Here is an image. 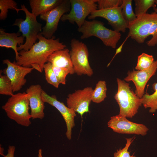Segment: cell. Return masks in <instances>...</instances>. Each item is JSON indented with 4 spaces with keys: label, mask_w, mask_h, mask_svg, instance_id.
Here are the masks:
<instances>
[{
    "label": "cell",
    "mask_w": 157,
    "mask_h": 157,
    "mask_svg": "<svg viewBox=\"0 0 157 157\" xmlns=\"http://www.w3.org/2000/svg\"><path fill=\"white\" fill-rule=\"evenodd\" d=\"M35 43L28 51L22 50L19 52V57L16 64L27 67H33L42 72L44 65L47 62L49 57L54 52L66 48V46L53 36L48 39L40 33Z\"/></svg>",
    "instance_id": "1"
},
{
    "label": "cell",
    "mask_w": 157,
    "mask_h": 157,
    "mask_svg": "<svg viewBox=\"0 0 157 157\" xmlns=\"http://www.w3.org/2000/svg\"><path fill=\"white\" fill-rule=\"evenodd\" d=\"M2 108L8 117L18 124L27 127L31 124L29 103L26 92H19L10 96Z\"/></svg>",
    "instance_id": "2"
},
{
    "label": "cell",
    "mask_w": 157,
    "mask_h": 157,
    "mask_svg": "<svg viewBox=\"0 0 157 157\" xmlns=\"http://www.w3.org/2000/svg\"><path fill=\"white\" fill-rule=\"evenodd\" d=\"M117 81L118 90L114 97L119 107V115L132 118L137 113L142 104V99L131 89L129 83L118 78Z\"/></svg>",
    "instance_id": "3"
},
{
    "label": "cell",
    "mask_w": 157,
    "mask_h": 157,
    "mask_svg": "<svg viewBox=\"0 0 157 157\" xmlns=\"http://www.w3.org/2000/svg\"><path fill=\"white\" fill-rule=\"evenodd\" d=\"M77 30L82 35L81 39L95 36L100 39L106 46L113 49L116 48L117 44L120 39V32L108 29L104 26L103 22L95 19L89 21L85 20L84 24Z\"/></svg>",
    "instance_id": "4"
},
{
    "label": "cell",
    "mask_w": 157,
    "mask_h": 157,
    "mask_svg": "<svg viewBox=\"0 0 157 157\" xmlns=\"http://www.w3.org/2000/svg\"><path fill=\"white\" fill-rule=\"evenodd\" d=\"M21 8L25 14V19H16L13 26H18V32L26 38L24 44L17 47V51H28L36 43L38 34L42 32V24L38 22L37 17L29 12L24 5H21Z\"/></svg>",
    "instance_id": "5"
},
{
    "label": "cell",
    "mask_w": 157,
    "mask_h": 157,
    "mask_svg": "<svg viewBox=\"0 0 157 157\" xmlns=\"http://www.w3.org/2000/svg\"><path fill=\"white\" fill-rule=\"evenodd\" d=\"M70 54L75 73L78 76H91L93 73L88 60L89 52L86 45L75 38L70 43Z\"/></svg>",
    "instance_id": "6"
},
{
    "label": "cell",
    "mask_w": 157,
    "mask_h": 157,
    "mask_svg": "<svg viewBox=\"0 0 157 157\" xmlns=\"http://www.w3.org/2000/svg\"><path fill=\"white\" fill-rule=\"evenodd\" d=\"M97 0H70L71 10L68 13L63 15L60 20L68 21L71 24L76 23L78 28L84 24L86 17L98 9Z\"/></svg>",
    "instance_id": "7"
},
{
    "label": "cell",
    "mask_w": 157,
    "mask_h": 157,
    "mask_svg": "<svg viewBox=\"0 0 157 157\" xmlns=\"http://www.w3.org/2000/svg\"><path fill=\"white\" fill-rule=\"evenodd\" d=\"M154 9V12L137 17L135 20L129 24L128 38L130 37L138 43H144L149 36L151 28L157 18V8Z\"/></svg>",
    "instance_id": "8"
},
{
    "label": "cell",
    "mask_w": 157,
    "mask_h": 157,
    "mask_svg": "<svg viewBox=\"0 0 157 157\" xmlns=\"http://www.w3.org/2000/svg\"><path fill=\"white\" fill-rule=\"evenodd\" d=\"M71 10L70 0H63L59 5L53 9L40 15L41 19L46 21L41 33L46 38H51L57 30L59 21L62 16Z\"/></svg>",
    "instance_id": "9"
},
{
    "label": "cell",
    "mask_w": 157,
    "mask_h": 157,
    "mask_svg": "<svg viewBox=\"0 0 157 157\" xmlns=\"http://www.w3.org/2000/svg\"><path fill=\"white\" fill-rule=\"evenodd\" d=\"M108 126L115 132L120 134L146 135L149 130L145 125L134 123L119 115L111 117Z\"/></svg>",
    "instance_id": "10"
},
{
    "label": "cell",
    "mask_w": 157,
    "mask_h": 157,
    "mask_svg": "<svg viewBox=\"0 0 157 157\" xmlns=\"http://www.w3.org/2000/svg\"><path fill=\"white\" fill-rule=\"evenodd\" d=\"M97 17L104 18L108 21L114 30L118 32H126L128 24L124 19L120 6L104 9H97L92 12L88 17L89 19Z\"/></svg>",
    "instance_id": "11"
},
{
    "label": "cell",
    "mask_w": 157,
    "mask_h": 157,
    "mask_svg": "<svg viewBox=\"0 0 157 157\" xmlns=\"http://www.w3.org/2000/svg\"><path fill=\"white\" fill-rule=\"evenodd\" d=\"M93 90L92 87H87L69 94L66 99L67 106L82 117L84 113L89 111Z\"/></svg>",
    "instance_id": "12"
},
{
    "label": "cell",
    "mask_w": 157,
    "mask_h": 157,
    "mask_svg": "<svg viewBox=\"0 0 157 157\" xmlns=\"http://www.w3.org/2000/svg\"><path fill=\"white\" fill-rule=\"evenodd\" d=\"M3 63L7 65V67L4 69L3 72L10 80L13 92L19 91L26 83L25 76L34 68L19 65L15 62H12L8 59L3 60Z\"/></svg>",
    "instance_id": "13"
},
{
    "label": "cell",
    "mask_w": 157,
    "mask_h": 157,
    "mask_svg": "<svg viewBox=\"0 0 157 157\" xmlns=\"http://www.w3.org/2000/svg\"><path fill=\"white\" fill-rule=\"evenodd\" d=\"M42 96L44 103L54 107L60 113L66 124V136L68 139L71 140L72 129L75 126L74 118L76 115V113L66 106L63 103L58 101L55 95L50 96L43 90Z\"/></svg>",
    "instance_id": "14"
},
{
    "label": "cell",
    "mask_w": 157,
    "mask_h": 157,
    "mask_svg": "<svg viewBox=\"0 0 157 157\" xmlns=\"http://www.w3.org/2000/svg\"><path fill=\"white\" fill-rule=\"evenodd\" d=\"M157 70V60L154 61L150 67L144 70L129 71L127 76L124 78L125 81H132L136 90L135 93L140 98L144 94L145 86L151 78L154 75Z\"/></svg>",
    "instance_id": "15"
},
{
    "label": "cell",
    "mask_w": 157,
    "mask_h": 157,
    "mask_svg": "<svg viewBox=\"0 0 157 157\" xmlns=\"http://www.w3.org/2000/svg\"><path fill=\"white\" fill-rule=\"evenodd\" d=\"M43 90L41 86L38 84L31 85L26 90L32 119H42L44 117L45 103L42 96Z\"/></svg>",
    "instance_id": "16"
},
{
    "label": "cell",
    "mask_w": 157,
    "mask_h": 157,
    "mask_svg": "<svg viewBox=\"0 0 157 157\" xmlns=\"http://www.w3.org/2000/svg\"><path fill=\"white\" fill-rule=\"evenodd\" d=\"M52 65L67 70L69 74L75 72L71 61L70 51L67 48L56 51L49 57L47 62Z\"/></svg>",
    "instance_id": "17"
},
{
    "label": "cell",
    "mask_w": 157,
    "mask_h": 157,
    "mask_svg": "<svg viewBox=\"0 0 157 157\" xmlns=\"http://www.w3.org/2000/svg\"><path fill=\"white\" fill-rule=\"evenodd\" d=\"M20 33H10L5 31L3 28L0 29V47L6 48H11L14 51L16 61L19 57V52L17 47L24 44V38Z\"/></svg>",
    "instance_id": "18"
},
{
    "label": "cell",
    "mask_w": 157,
    "mask_h": 157,
    "mask_svg": "<svg viewBox=\"0 0 157 157\" xmlns=\"http://www.w3.org/2000/svg\"><path fill=\"white\" fill-rule=\"evenodd\" d=\"M63 0H29L31 13L36 16L46 13L55 8Z\"/></svg>",
    "instance_id": "19"
},
{
    "label": "cell",
    "mask_w": 157,
    "mask_h": 157,
    "mask_svg": "<svg viewBox=\"0 0 157 157\" xmlns=\"http://www.w3.org/2000/svg\"><path fill=\"white\" fill-rule=\"evenodd\" d=\"M152 86L154 93L150 95L146 92L141 98L142 105L145 108H149V112L151 113L157 111V82L154 83Z\"/></svg>",
    "instance_id": "20"
},
{
    "label": "cell",
    "mask_w": 157,
    "mask_h": 157,
    "mask_svg": "<svg viewBox=\"0 0 157 157\" xmlns=\"http://www.w3.org/2000/svg\"><path fill=\"white\" fill-rule=\"evenodd\" d=\"M107 88L104 81H99L93 90L92 96V101L95 103H99L106 97Z\"/></svg>",
    "instance_id": "21"
},
{
    "label": "cell",
    "mask_w": 157,
    "mask_h": 157,
    "mask_svg": "<svg viewBox=\"0 0 157 157\" xmlns=\"http://www.w3.org/2000/svg\"><path fill=\"white\" fill-rule=\"evenodd\" d=\"M135 14L137 17L147 13L151 7L156 8L155 0H135Z\"/></svg>",
    "instance_id": "22"
},
{
    "label": "cell",
    "mask_w": 157,
    "mask_h": 157,
    "mask_svg": "<svg viewBox=\"0 0 157 157\" xmlns=\"http://www.w3.org/2000/svg\"><path fill=\"white\" fill-rule=\"evenodd\" d=\"M10 9L15 10L17 13L22 10L18 8L17 3L13 0H0V20H5L7 17L8 10Z\"/></svg>",
    "instance_id": "23"
},
{
    "label": "cell",
    "mask_w": 157,
    "mask_h": 157,
    "mask_svg": "<svg viewBox=\"0 0 157 157\" xmlns=\"http://www.w3.org/2000/svg\"><path fill=\"white\" fill-rule=\"evenodd\" d=\"M121 7L122 13L125 21L129 24L135 20L137 16L134 13L132 7V0H122Z\"/></svg>",
    "instance_id": "24"
},
{
    "label": "cell",
    "mask_w": 157,
    "mask_h": 157,
    "mask_svg": "<svg viewBox=\"0 0 157 157\" xmlns=\"http://www.w3.org/2000/svg\"><path fill=\"white\" fill-rule=\"evenodd\" d=\"M154 61L153 56L143 53L138 56L135 69L142 71L147 70L150 67Z\"/></svg>",
    "instance_id": "25"
},
{
    "label": "cell",
    "mask_w": 157,
    "mask_h": 157,
    "mask_svg": "<svg viewBox=\"0 0 157 157\" xmlns=\"http://www.w3.org/2000/svg\"><path fill=\"white\" fill-rule=\"evenodd\" d=\"M13 93L10 80L6 75H2L0 72V94L11 96L14 94Z\"/></svg>",
    "instance_id": "26"
},
{
    "label": "cell",
    "mask_w": 157,
    "mask_h": 157,
    "mask_svg": "<svg viewBox=\"0 0 157 157\" xmlns=\"http://www.w3.org/2000/svg\"><path fill=\"white\" fill-rule=\"evenodd\" d=\"M45 79L47 83L58 88L60 84L58 81L52 67V65L47 62L44 66Z\"/></svg>",
    "instance_id": "27"
},
{
    "label": "cell",
    "mask_w": 157,
    "mask_h": 157,
    "mask_svg": "<svg viewBox=\"0 0 157 157\" xmlns=\"http://www.w3.org/2000/svg\"><path fill=\"white\" fill-rule=\"evenodd\" d=\"M135 137L126 139V142L124 148L117 149L114 154V157H136L133 155H131L129 148L134 140Z\"/></svg>",
    "instance_id": "28"
},
{
    "label": "cell",
    "mask_w": 157,
    "mask_h": 157,
    "mask_svg": "<svg viewBox=\"0 0 157 157\" xmlns=\"http://www.w3.org/2000/svg\"><path fill=\"white\" fill-rule=\"evenodd\" d=\"M122 0H97L98 9H104L120 6Z\"/></svg>",
    "instance_id": "29"
},
{
    "label": "cell",
    "mask_w": 157,
    "mask_h": 157,
    "mask_svg": "<svg viewBox=\"0 0 157 157\" xmlns=\"http://www.w3.org/2000/svg\"><path fill=\"white\" fill-rule=\"evenodd\" d=\"M52 67L59 83L65 85L66 83V77L68 74H69V72L67 70L53 65Z\"/></svg>",
    "instance_id": "30"
},
{
    "label": "cell",
    "mask_w": 157,
    "mask_h": 157,
    "mask_svg": "<svg viewBox=\"0 0 157 157\" xmlns=\"http://www.w3.org/2000/svg\"><path fill=\"white\" fill-rule=\"evenodd\" d=\"M149 35H151L152 37L147 42V44L149 47L154 46L157 44V18L151 28Z\"/></svg>",
    "instance_id": "31"
},
{
    "label": "cell",
    "mask_w": 157,
    "mask_h": 157,
    "mask_svg": "<svg viewBox=\"0 0 157 157\" xmlns=\"http://www.w3.org/2000/svg\"><path fill=\"white\" fill-rule=\"evenodd\" d=\"M14 146H9L8 149V153L6 155H4V157H14V152L15 149Z\"/></svg>",
    "instance_id": "32"
},
{
    "label": "cell",
    "mask_w": 157,
    "mask_h": 157,
    "mask_svg": "<svg viewBox=\"0 0 157 157\" xmlns=\"http://www.w3.org/2000/svg\"><path fill=\"white\" fill-rule=\"evenodd\" d=\"M38 157H42V150L41 149H40L38 150Z\"/></svg>",
    "instance_id": "33"
},
{
    "label": "cell",
    "mask_w": 157,
    "mask_h": 157,
    "mask_svg": "<svg viewBox=\"0 0 157 157\" xmlns=\"http://www.w3.org/2000/svg\"><path fill=\"white\" fill-rule=\"evenodd\" d=\"M0 154L2 156H3L4 155L3 154V150L4 149L2 147L0 146Z\"/></svg>",
    "instance_id": "34"
},
{
    "label": "cell",
    "mask_w": 157,
    "mask_h": 157,
    "mask_svg": "<svg viewBox=\"0 0 157 157\" xmlns=\"http://www.w3.org/2000/svg\"><path fill=\"white\" fill-rule=\"evenodd\" d=\"M156 4L157 5V0H155Z\"/></svg>",
    "instance_id": "35"
}]
</instances>
